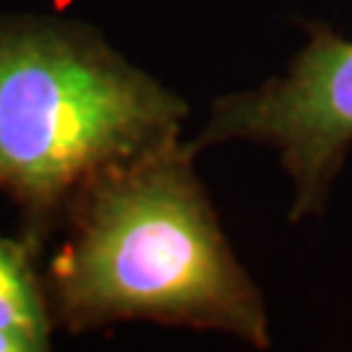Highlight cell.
<instances>
[{
  "label": "cell",
  "mask_w": 352,
  "mask_h": 352,
  "mask_svg": "<svg viewBox=\"0 0 352 352\" xmlns=\"http://www.w3.org/2000/svg\"><path fill=\"white\" fill-rule=\"evenodd\" d=\"M180 139L89 186L45 285L74 334L118 321L222 331L269 347L261 289L243 269Z\"/></svg>",
  "instance_id": "cell-1"
},
{
  "label": "cell",
  "mask_w": 352,
  "mask_h": 352,
  "mask_svg": "<svg viewBox=\"0 0 352 352\" xmlns=\"http://www.w3.org/2000/svg\"><path fill=\"white\" fill-rule=\"evenodd\" d=\"M175 91L91 26L0 19V190L42 243L100 177L180 139Z\"/></svg>",
  "instance_id": "cell-2"
},
{
  "label": "cell",
  "mask_w": 352,
  "mask_h": 352,
  "mask_svg": "<svg viewBox=\"0 0 352 352\" xmlns=\"http://www.w3.org/2000/svg\"><path fill=\"white\" fill-rule=\"evenodd\" d=\"M222 141H258L279 151L295 186L292 222L324 212L352 149V39L314 24L287 74L219 97L190 149L199 154Z\"/></svg>",
  "instance_id": "cell-3"
},
{
  "label": "cell",
  "mask_w": 352,
  "mask_h": 352,
  "mask_svg": "<svg viewBox=\"0 0 352 352\" xmlns=\"http://www.w3.org/2000/svg\"><path fill=\"white\" fill-rule=\"evenodd\" d=\"M37 258V240L0 235V329L16 334L29 352L50 350L55 327Z\"/></svg>",
  "instance_id": "cell-4"
},
{
  "label": "cell",
  "mask_w": 352,
  "mask_h": 352,
  "mask_svg": "<svg viewBox=\"0 0 352 352\" xmlns=\"http://www.w3.org/2000/svg\"><path fill=\"white\" fill-rule=\"evenodd\" d=\"M0 352H29V350H26V344L16 334L0 329Z\"/></svg>",
  "instance_id": "cell-5"
}]
</instances>
